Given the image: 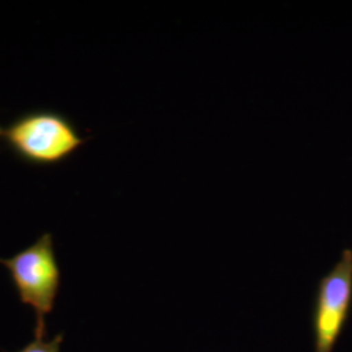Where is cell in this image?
I'll use <instances>...</instances> for the list:
<instances>
[{
    "label": "cell",
    "mask_w": 352,
    "mask_h": 352,
    "mask_svg": "<svg viewBox=\"0 0 352 352\" xmlns=\"http://www.w3.org/2000/svg\"><path fill=\"white\" fill-rule=\"evenodd\" d=\"M3 140L24 164L49 167L63 164L89 139L80 136L75 123L64 113L34 110L20 115L4 128Z\"/></svg>",
    "instance_id": "cell-1"
},
{
    "label": "cell",
    "mask_w": 352,
    "mask_h": 352,
    "mask_svg": "<svg viewBox=\"0 0 352 352\" xmlns=\"http://www.w3.org/2000/svg\"><path fill=\"white\" fill-rule=\"evenodd\" d=\"M0 264L10 272L21 302L36 312V340H45L46 317L54 309L62 279L52 235L43 234L11 258H0Z\"/></svg>",
    "instance_id": "cell-2"
},
{
    "label": "cell",
    "mask_w": 352,
    "mask_h": 352,
    "mask_svg": "<svg viewBox=\"0 0 352 352\" xmlns=\"http://www.w3.org/2000/svg\"><path fill=\"white\" fill-rule=\"evenodd\" d=\"M352 304V250L321 278L314 309L315 352H333L347 322Z\"/></svg>",
    "instance_id": "cell-3"
},
{
    "label": "cell",
    "mask_w": 352,
    "mask_h": 352,
    "mask_svg": "<svg viewBox=\"0 0 352 352\" xmlns=\"http://www.w3.org/2000/svg\"><path fill=\"white\" fill-rule=\"evenodd\" d=\"M63 334L55 336L51 340H34L19 352H60Z\"/></svg>",
    "instance_id": "cell-4"
},
{
    "label": "cell",
    "mask_w": 352,
    "mask_h": 352,
    "mask_svg": "<svg viewBox=\"0 0 352 352\" xmlns=\"http://www.w3.org/2000/svg\"><path fill=\"white\" fill-rule=\"evenodd\" d=\"M3 133H4V128L0 126V139H3Z\"/></svg>",
    "instance_id": "cell-5"
}]
</instances>
